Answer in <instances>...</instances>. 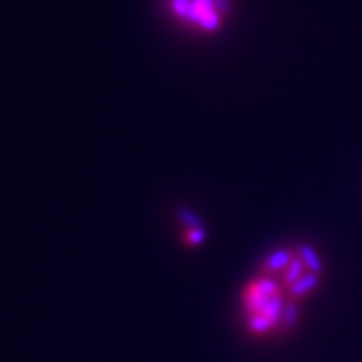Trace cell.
<instances>
[{"label":"cell","mask_w":362,"mask_h":362,"mask_svg":"<svg viewBox=\"0 0 362 362\" xmlns=\"http://www.w3.org/2000/svg\"><path fill=\"white\" fill-rule=\"evenodd\" d=\"M174 16L201 30H216L228 11V0H171Z\"/></svg>","instance_id":"6da1fadb"},{"label":"cell","mask_w":362,"mask_h":362,"mask_svg":"<svg viewBox=\"0 0 362 362\" xmlns=\"http://www.w3.org/2000/svg\"><path fill=\"white\" fill-rule=\"evenodd\" d=\"M183 240L186 245L189 246H195V245H199L202 240H204V231L201 228H197V226H194V228H190L185 235H183Z\"/></svg>","instance_id":"7a4b0ae2"}]
</instances>
